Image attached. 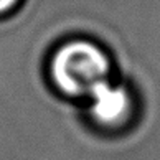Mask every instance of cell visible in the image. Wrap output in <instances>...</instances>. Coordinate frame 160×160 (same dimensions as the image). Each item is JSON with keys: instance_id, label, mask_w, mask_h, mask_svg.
I'll return each instance as SVG.
<instances>
[{"instance_id": "6da1fadb", "label": "cell", "mask_w": 160, "mask_h": 160, "mask_svg": "<svg viewBox=\"0 0 160 160\" xmlns=\"http://www.w3.org/2000/svg\"><path fill=\"white\" fill-rule=\"evenodd\" d=\"M46 78L58 96L82 102L99 84L114 78V61L99 41L69 37L51 50Z\"/></svg>"}, {"instance_id": "7a4b0ae2", "label": "cell", "mask_w": 160, "mask_h": 160, "mask_svg": "<svg viewBox=\"0 0 160 160\" xmlns=\"http://www.w3.org/2000/svg\"><path fill=\"white\" fill-rule=\"evenodd\" d=\"M82 114L98 132L106 135L124 134L137 121V94L127 82L112 78L99 84L82 101Z\"/></svg>"}, {"instance_id": "3957f363", "label": "cell", "mask_w": 160, "mask_h": 160, "mask_svg": "<svg viewBox=\"0 0 160 160\" xmlns=\"http://www.w3.org/2000/svg\"><path fill=\"white\" fill-rule=\"evenodd\" d=\"M25 0H0V18L10 17L22 7Z\"/></svg>"}]
</instances>
